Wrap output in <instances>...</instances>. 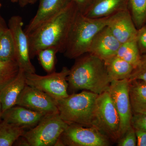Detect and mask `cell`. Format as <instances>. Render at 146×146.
Instances as JSON below:
<instances>
[{
  "mask_svg": "<svg viewBox=\"0 0 146 146\" xmlns=\"http://www.w3.org/2000/svg\"><path fill=\"white\" fill-rule=\"evenodd\" d=\"M78 11L74 3L71 1L57 15L29 34L31 58L47 48H54L58 52H64L70 29Z\"/></svg>",
  "mask_w": 146,
  "mask_h": 146,
  "instance_id": "obj_1",
  "label": "cell"
},
{
  "mask_svg": "<svg viewBox=\"0 0 146 146\" xmlns=\"http://www.w3.org/2000/svg\"><path fill=\"white\" fill-rule=\"evenodd\" d=\"M77 58L67 77L70 87L98 95L108 91L111 81L104 60L90 53Z\"/></svg>",
  "mask_w": 146,
  "mask_h": 146,
  "instance_id": "obj_2",
  "label": "cell"
},
{
  "mask_svg": "<svg viewBox=\"0 0 146 146\" xmlns=\"http://www.w3.org/2000/svg\"><path fill=\"white\" fill-rule=\"evenodd\" d=\"M98 96L91 91H84L56 100L60 118L68 124L97 128L96 109Z\"/></svg>",
  "mask_w": 146,
  "mask_h": 146,
  "instance_id": "obj_3",
  "label": "cell"
},
{
  "mask_svg": "<svg viewBox=\"0 0 146 146\" xmlns=\"http://www.w3.org/2000/svg\"><path fill=\"white\" fill-rule=\"evenodd\" d=\"M109 17L88 18L78 11L69 32L64 52L65 56L77 58L89 53L94 36L107 25Z\"/></svg>",
  "mask_w": 146,
  "mask_h": 146,
  "instance_id": "obj_4",
  "label": "cell"
},
{
  "mask_svg": "<svg viewBox=\"0 0 146 146\" xmlns=\"http://www.w3.org/2000/svg\"><path fill=\"white\" fill-rule=\"evenodd\" d=\"M68 125L59 113L48 114L35 126L25 131L23 136L29 146H56Z\"/></svg>",
  "mask_w": 146,
  "mask_h": 146,
  "instance_id": "obj_5",
  "label": "cell"
},
{
  "mask_svg": "<svg viewBox=\"0 0 146 146\" xmlns=\"http://www.w3.org/2000/svg\"><path fill=\"white\" fill-rule=\"evenodd\" d=\"M70 70L63 67L58 72L41 76L36 73H26L27 85L44 92L56 100L62 99L69 96L67 77Z\"/></svg>",
  "mask_w": 146,
  "mask_h": 146,
  "instance_id": "obj_6",
  "label": "cell"
},
{
  "mask_svg": "<svg viewBox=\"0 0 146 146\" xmlns=\"http://www.w3.org/2000/svg\"><path fill=\"white\" fill-rule=\"evenodd\" d=\"M97 129L110 140L120 138V119L108 91L98 96L96 109Z\"/></svg>",
  "mask_w": 146,
  "mask_h": 146,
  "instance_id": "obj_7",
  "label": "cell"
},
{
  "mask_svg": "<svg viewBox=\"0 0 146 146\" xmlns=\"http://www.w3.org/2000/svg\"><path fill=\"white\" fill-rule=\"evenodd\" d=\"M110 139L96 128L70 124L62 133L59 146H108Z\"/></svg>",
  "mask_w": 146,
  "mask_h": 146,
  "instance_id": "obj_8",
  "label": "cell"
},
{
  "mask_svg": "<svg viewBox=\"0 0 146 146\" xmlns=\"http://www.w3.org/2000/svg\"><path fill=\"white\" fill-rule=\"evenodd\" d=\"M129 83L128 79L113 80L108 91L119 117L120 138L131 126L133 112L129 98Z\"/></svg>",
  "mask_w": 146,
  "mask_h": 146,
  "instance_id": "obj_9",
  "label": "cell"
},
{
  "mask_svg": "<svg viewBox=\"0 0 146 146\" xmlns=\"http://www.w3.org/2000/svg\"><path fill=\"white\" fill-rule=\"evenodd\" d=\"M23 21L20 16H12L9 21L8 27L14 40L15 60L19 68L26 73H35L36 70L31 61L28 37L23 29Z\"/></svg>",
  "mask_w": 146,
  "mask_h": 146,
  "instance_id": "obj_10",
  "label": "cell"
},
{
  "mask_svg": "<svg viewBox=\"0 0 146 146\" xmlns=\"http://www.w3.org/2000/svg\"><path fill=\"white\" fill-rule=\"evenodd\" d=\"M16 105L45 115L58 113L55 100L44 92L27 84L18 97Z\"/></svg>",
  "mask_w": 146,
  "mask_h": 146,
  "instance_id": "obj_11",
  "label": "cell"
},
{
  "mask_svg": "<svg viewBox=\"0 0 146 146\" xmlns=\"http://www.w3.org/2000/svg\"><path fill=\"white\" fill-rule=\"evenodd\" d=\"M107 26L121 44L136 38L138 29L129 9L109 16Z\"/></svg>",
  "mask_w": 146,
  "mask_h": 146,
  "instance_id": "obj_12",
  "label": "cell"
},
{
  "mask_svg": "<svg viewBox=\"0 0 146 146\" xmlns=\"http://www.w3.org/2000/svg\"><path fill=\"white\" fill-rule=\"evenodd\" d=\"M121 44L106 25L94 36L89 53L105 61L117 55Z\"/></svg>",
  "mask_w": 146,
  "mask_h": 146,
  "instance_id": "obj_13",
  "label": "cell"
},
{
  "mask_svg": "<svg viewBox=\"0 0 146 146\" xmlns=\"http://www.w3.org/2000/svg\"><path fill=\"white\" fill-rule=\"evenodd\" d=\"M71 1L39 0V5L36 14L24 30L27 35L57 15L67 6Z\"/></svg>",
  "mask_w": 146,
  "mask_h": 146,
  "instance_id": "obj_14",
  "label": "cell"
},
{
  "mask_svg": "<svg viewBox=\"0 0 146 146\" xmlns=\"http://www.w3.org/2000/svg\"><path fill=\"white\" fill-rule=\"evenodd\" d=\"M45 115L26 108L15 105L3 112L2 120L25 129H30L35 126Z\"/></svg>",
  "mask_w": 146,
  "mask_h": 146,
  "instance_id": "obj_15",
  "label": "cell"
},
{
  "mask_svg": "<svg viewBox=\"0 0 146 146\" xmlns=\"http://www.w3.org/2000/svg\"><path fill=\"white\" fill-rule=\"evenodd\" d=\"M129 0H92L82 13L88 18H105L128 9Z\"/></svg>",
  "mask_w": 146,
  "mask_h": 146,
  "instance_id": "obj_16",
  "label": "cell"
},
{
  "mask_svg": "<svg viewBox=\"0 0 146 146\" xmlns=\"http://www.w3.org/2000/svg\"><path fill=\"white\" fill-rule=\"evenodd\" d=\"M26 84L25 72L19 68L16 77L0 90L3 112L16 105L18 97Z\"/></svg>",
  "mask_w": 146,
  "mask_h": 146,
  "instance_id": "obj_17",
  "label": "cell"
},
{
  "mask_svg": "<svg viewBox=\"0 0 146 146\" xmlns=\"http://www.w3.org/2000/svg\"><path fill=\"white\" fill-rule=\"evenodd\" d=\"M104 62L111 82L128 78L134 69L132 65L117 55Z\"/></svg>",
  "mask_w": 146,
  "mask_h": 146,
  "instance_id": "obj_18",
  "label": "cell"
},
{
  "mask_svg": "<svg viewBox=\"0 0 146 146\" xmlns=\"http://www.w3.org/2000/svg\"><path fill=\"white\" fill-rule=\"evenodd\" d=\"M129 96L133 114L146 112V82L129 81Z\"/></svg>",
  "mask_w": 146,
  "mask_h": 146,
  "instance_id": "obj_19",
  "label": "cell"
},
{
  "mask_svg": "<svg viewBox=\"0 0 146 146\" xmlns=\"http://www.w3.org/2000/svg\"><path fill=\"white\" fill-rule=\"evenodd\" d=\"M11 60H15L14 40L10 29L5 25L0 27V61Z\"/></svg>",
  "mask_w": 146,
  "mask_h": 146,
  "instance_id": "obj_20",
  "label": "cell"
},
{
  "mask_svg": "<svg viewBox=\"0 0 146 146\" xmlns=\"http://www.w3.org/2000/svg\"><path fill=\"white\" fill-rule=\"evenodd\" d=\"M25 132L24 129L2 120L0 122V146L13 145Z\"/></svg>",
  "mask_w": 146,
  "mask_h": 146,
  "instance_id": "obj_21",
  "label": "cell"
},
{
  "mask_svg": "<svg viewBox=\"0 0 146 146\" xmlns=\"http://www.w3.org/2000/svg\"><path fill=\"white\" fill-rule=\"evenodd\" d=\"M117 56L129 63L135 68L140 63L141 56L136 38L121 44Z\"/></svg>",
  "mask_w": 146,
  "mask_h": 146,
  "instance_id": "obj_22",
  "label": "cell"
},
{
  "mask_svg": "<svg viewBox=\"0 0 146 146\" xmlns=\"http://www.w3.org/2000/svg\"><path fill=\"white\" fill-rule=\"evenodd\" d=\"M128 9L136 28L144 26L146 21V0H129Z\"/></svg>",
  "mask_w": 146,
  "mask_h": 146,
  "instance_id": "obj_23",
  "label": "cell"
},
{
  "mask_svg": "<svg viewBox=\"0 0 146 146\" xmlns=\"http://www.w3.org/2000/svg\"><path fill=\"white\" fill-rule=\"evenodd\" d=\"M19 71L16 60L0 61V90L16 77Z\"/></svg>",
  "mask_w": 146,
  "mask_h": 146,
  "instance_id": "obj_24",
  "label": "cell"
},
{
  "mask_svg": "<svg viewBox=\"0 0 146 146\" xmlns=\"http://www.w3.org/2000/svg\"><path fill=\"white\" fill-rule=\"evenodd\" d=\"M58 52L54 48H47L39 51L36 54L42 68L48 74L54 72L56 54Z\"/></svg>",
  "mask_w": 146,
  "mask_h": 146,
  "instance_id": "obj_25",
  "label": "cell"
},
{
  "mask_svg": "<svg viewBox=\"0 0 146 146\" xmlns=\"http://www.w3.org/2000/svg\"><path fill=\"white\" fill-rule=\"evenodd\" d=\"M128 80L129 81L138 80L146 82V53L141 56L140 63L133 69Z\"/></svg>",
  "mask_w": 146,
  "mask_h": 146,
  "instance_id": "obj_26",
  "label": "cell"
},
{
  "mask_svg": "<svg viewBox=\"0 0 146 146\" xmlns=\"http://www.w3.org/2000/svg\"><path fill=\"white\" fill-rule=\"evenodd\" d=\"M118 141L119 146H137V138L134 129L131 126Z\"/></svg>",
  "mask_w": 146,
  "mask_h": 146,
  "instance_id": "obj_27",
  "label": "cell"
},
{
  "mask_svg": "<svg viewBox=\"0 0 146 146\" xmlns=\"http://www.w3.org/2000/svg\"><path fill=\"white\" fill-rule=\"evenodd\" d=\"M131 126L135 130L146 131V115L144 113L133 114L131 121Z\"/></svg>",
  "mask_w": 146,
  "mask_h": 146,
  "instance_id": "obj_28",
  "label": "cell"
},
{
  "mask_svg": "<svg viewBox=\"0 0 146 146\" xmlns=\"http://www.w3.org/2000/svg\"><path fill=\"white\" fill-rule=\"evenodd\" d=\"M136 41L141 54L146 53V26L144 25L138 29Z\"/></svg>",
  "mask_w": 146,
  "mask_h": 146,
  "instance_id": "obj_29",
  "label": "cell"
},
{
  "mask_svg": "<svg viewBox=\"0 0 146 146\" xmlns=\"http://www.w3.org/2000/svg\"><path fill=\"white\" fill-rule=\"evenodd\" d=\"M77 7L79 11L83 13L89 7L92 0H70Z\"/></svg>",
  "mask_w": 146,
  "mask_h": 146,
  "instance_id": "obj_30",
  "label": "cell"
},
{
  "mask_svg": "<svg viewBox=\"0 0 146 146\" xmlns=\"http://www.w3.org/2000/svg\"><path fill=\"white\" fill-rule=\"evenodd\" d=\"M135 130L137 138V146H146V131Z\"/></svg>",
  "mask_w": 146,
  "mask_h": 146,
  "instance_id": "obj_31",
  "label": "cell"
},
{
  "mask_svg": "<svg viewBox=\"0 0 146 146\" xmlns=\"http://www.w3.org/2000/svg\"><path fill=\"white\" fill-rule=\"evenodd\" d=\"M28 1L29 0H19V5L21 7H23L28 4Z\"/></svg>",
  "mask_w": 146,
  "mask_h": 146,
  "instance_id": "obj_32",
  "label": "cell"
},
{
  "mask_svg": "<svg viewBox=\"0 0 146 146\" xmlns=\"http://www.w3.org/2000/svg\"><path fill=\"white\" fill-rule=\"evenodd\" d=\"M1 4L0 3V9L1 8ZM5 25L6 24L5 21H4L1 15H0V27Z\"/></svg>",
  "mask_w": 146,
  "mask_h": 146,
  "instance_id": "obj_33",
  "label": "cell"
},
{
  "mask_svg": "<svg viewBox=\"0 0 146 146\" xmlns=\"http://www.w3.org/2000/svg\"><path fill=\"white\" fill-rule=\"evenodd\" d=\"M3 114L2 106L1 103V100H0V122L2 120Z\"/></svg>",
  "mask_w": 146,
  "mask_h": 146,
  "instance_id": "obj_34",
  "label": "cell"
},
{
  "mask_svg": "<svg viewBox=\"0 0 146 146\" xmlns=\"http://www.w3.org/2000/svg\"><path fill=\"white\" fill-rule=\"evenodd\" d=\"M37 0H29L28 4H33L37 1Z\"/></svg>",
  "mask_w": 146,
  "mask_h": 146,
  "instance_id": "obj_35",
  "label": "cell"
},
{
  "mask_svg": "<svg viewBox=\"0 0 146 146\" xmlns=\"http://www.w3.org/2000/svg\"><path fill=\"white\" fill-rule=\"evenodd\" d=\"M18 1H19V0H11V1L12 2V3H16L18 2Z\"/></svg>",
  "mask_w": 146,
  "mask_h": 146,
  "instance_id": "obj_36",
  "label": "cell"
},
{
  "mask_svg": "<svg viewBox=\"0 0 146 146\" xmlns=\"http://www.w3.org/2000/svg\"><path fill=\"white\" fill-rule=\"evenodd\" d=\"M145 25L146 26V22H145Z\"/></svg>",
  "mask_w": 146,
  "mask_h": 146,
  "instance_id": "obj_37",
  "label": "cell"
},
{
  "mask_svg": "<svg viewBox=\"0 0 146 146\" xmlns=\"http://www.w3.org/2000/svg\"><path fill=\"white\" fill-rule=\"evenodd\" d=\"M144 114H146V112H145V113H144Z\"/></svg>",
  "mask_w": 146,
  "mask_h": 146,
  "instance_id": "obj_38",
  "label": "cell"
}]
</instances>
